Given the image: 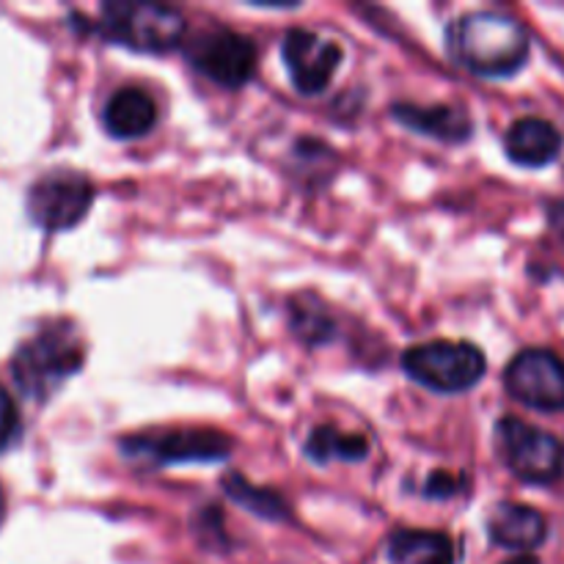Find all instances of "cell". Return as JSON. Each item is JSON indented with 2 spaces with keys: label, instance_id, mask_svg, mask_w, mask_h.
<instances>
[{
  "label": "cell",
  "instance_id": "4fadbf2b",
  "mask_svg": "<svg viewBox=\"0 0 564 564\" xmlns=\"http://www.w3.org/2000/svg\"><path fill=\"white\" fill-rule=\"evenodd\" d=\"M391 116H394L400 124L419 132V135L438 138V141L446 143L468 141L474 130L471 116L460 108H449V105H430V108H422V105L400 102L391 108Z\"/></svg>",
  "mask_w": 564,
  "mask_h": 564
},
{
  "label": "cell",
  "instance_id": "7a4b0ae2",
  "mask_svg": "<svg viewBox=\"0 0 564 564\" xmlns=\"http://www.w3.org/2000/svg\"><path fill=\"white\" fill-rule=\"evenodd\" d=\"M83 358L86 352L77 330L55 325L20 345L11 372L22 394L31 400H50L83 367Z\"/></svg>",
  "mask_w": 564,
  "mask_h": 564
},
{
  "label": "cell",
  "instance_id": "d6986e66",
  "mask_svg": "<svg viewBox=\"0 0 564 564\" xmlns=\"http://www.w3.org/2000/svg\"><path fill=\"white\" fill-rule=\"evenodd\" d=\"M457 490H460V485H457L455 474L444 471L433 474V477L427 479V485H424V496H427V499H449Z\"/></svg>",
  "mask_w": 564,
  "mask_h": 564
},
{
  "label": "cell",
  "instance_id": "277c9868",
  "mask_svg": "<svg viewBox=\"0 0 564 564\" xmlns=\"http://www.w3.org/2000/svg\"><path fill=\"white\" fill-rule=\"evenodd\" d=\"M402 367L416 383L441 394H460L482 380L488 361L471 341H427L402 356Z\"/></svg>",
  "mask_w": 564,
  "mask_h": 564
},
{
  "label": "cell",
  "instance_id": "5b68a950",
  "mask_svg": "<svg viewBox=\"0 0 564 564\" xmlns=\"http://www.w3.org/2000/svg\"><path fill=\"white\" fill-rule=\"evenodd\" d=\"M496 446L518 479L529 485H549L564 471V444L556 435L507 416L496 424Z\"/></svg>",
  "mask_w": 564,
  "mask_h": 564
},
{
  "label": "cell",
  "instance_id": "9c48e42d",
  "mask_svg": "<svg viewBox=\"0 0 564 564\" xmlns=\"http://www.w3.org/2000/svg\"><path fill=\"white\" fill-rule=\"evenodd\" d=\"M507 391L534 411H564V358L551 350H523L505 375Z\"/></svg>",
  "mask_w": 564,
  "mask_h": 564
},
{
  "label": "cell",
  "instance_id": "8992f818",
  "mask_svg": "<svg viewBox=\"0 0 564 564\" xmlns=\"http://www.w3.org/2000/svg\"><path fill=\"white\" fill-rule=\"evenodd\" d=\"M121 452L143 466H182V463H215L231 455V438L218 430H160L121 438Z\"/></svg>",
  "mask_w": 564,
  "mask_h": 564
},
{
  "label": "cell",
  "instance_id": "9a60e30c",
  "mask_svg": "<svg viewBox=\"0 0 564 564\" xmlns=\"http://www.w3.org/2000/svg\"><path fill=\"white\" fill-rule=\"evenodd\" d=\"M389 560L394 564H455V543L441 532L402 529L391 534Z\"/></svg>",
  "mask_w": 564,
  "mask_h": 564
},
{
  "label": "cell",
  "instance_id": "7c38bea8",
  "mask_svg": "<svg viewBox=\"0 0 564 564\" xmlns=\"http://www.w3.org/2000/svg\"><path fill=\"white\" fill-rule=\"evenodd\" d=\"M562 132L551 121L534 119V116L518 119L505 138V149L512 163L527 165V169H543L554 163L556 154L562 152Z\"/></svg>",
  "mask_w": 564,
  "mask_h": 564
},
{
  "label": "cell",
  "instance_id": "6da1fadb",
  "mask_svg": "<svg viewBox=\"0 0 564 564\" xmlns=\"http://www.w3.org/2000/svg\"><path fill=\"white\" fill-rule=\"evenodd\" d=\"M452 58L482 77H510L527 64L529 33L499 11H474L449 28Z\"/></svg>",
  "mask_w": 564,
  "mask_h": 564
},
{
  "label": "cell",
  "instance_id": "8fae6325",
  "mask_svg": "<svg viewBox=\"0 0 564 564\" xmlns=\"http://www.w3.org/2000/svg\"><path fill=\"white\" fill-rule=\"evenodd\" d=\"M488 534L501 549L534 551L549 538V523L534 507L505 501L488 516Z\"/></svg>",
  "mask_w": 564,
  "mask_h": 564
},
{
  "label": "cell",
  "instance_id": "2e32d148",
  "mask_svg": "<svg viewBox=\"0 0 564 564\" xmlns=\"http://www.w3.org/2000/svg\"><path fill=\"white\" fill-rule=\"evenodd\" d=\"M369 452V444L364 435H350V433H341L339 427L334 424H323V427L314 430L306 441V457L308 460L325 463L330 460H345V463H356L364 460Z\"/></svg>",
  "mask_w": 564,
  "mask_h": 564
},
{
  "label": "cell",
  "instance_id": "ac0fdd59",
  "mask_svg": "<svg viewBox=\"0 0 564 564\" xmlns=\"http://www.w3.org/2000/svg\"><path fill=\"white\" fill-rule=\"evenodd\" d=\"M17 433H20V413H17V405L9 391L0 386V452L14 441Z\"/></svg>",
  "mask_w": 564,
  "mask_h": 564
},
{
  "label": "cell",
  "instance_id": "30bf717a",
  "mask_svg": "<svg viewBox=\"0 0 564 564\" xmlns=\"http://www.w3.org/2000/svg\"><path fill=\"white\" fill-rule=\"evenodd\" d=\"M281 55H284L286 72H290L297 91L314 97L330 86L345 53H341L339 44L317 36L314 31L292 28L281 44Z\"/></svg>",
  "mask_w": 564,
  "mask_h": 564
},
{
  "label": "cell",
  "instance_id": "ba28073f",
  "mask_svg": "<svg viewBox=\"0 0 564 564\" xmlns=\"http://www.w3.org/2000/svg\"><path fill=\"white\" fill-rule=\"evenodd\" d=\"M187 61L218 86L240 88L257 69V47L242 33L213 28L187 44Z\"/></svg>",
  "mask_w": 564,
  "mask_h": 564
},
{
  "label": "cell",
  "instance_id": "5bb4252c",
  "mask_svg": "<svg viewBox=\"0 0 564 564\" xmlns=\"http://www.w3.org/2000/svg\"><path fill=\"white\" fill-rule=\"evenodd\" d=\"M158 121V108L154 99L141 88H119L113 97L108 99L102 113L105 130L119 141H132V138H143Z\"/></svg>",
  "mask_w": 564,
  "mask_h": 564
},
{
  "label": "cell",
  "instance_id": "3957f363",
  "mask_svg": "<svg viewBox=\"0 0 564 564\" xmlns=\"http://www.w3.org/2000/svg\"><path fill=\"white\" fill-rule=\"evenodd\" d=\"M99 31L105 39L135 53H169L185 36V20L163 3L113 0L99 11Z\"/></svg>",
  "mask_w": 564,
  "mask_h": 564
},
{
  "label": "cell",
  "instance_id": "ffe728a7",
  "mask_svg": "<svg viewBox=\"0 0 564 564\" xmlns=\"http://www.w3.org/2000/svg\"><path fill=\"white\" fill-rule=\"evenodd\" d=\"M505 564H540V560H538V556H532V554H521V556H516V560H510Z\"/></svg>",
  "mask_w": 564,
  "mask_h": 564
},
{
  "label": "cell",
  "instance_id": "e0dca14e",
  "mask_svg": "<svg viewBox=\"0 0 564 564\" xmlns=\"http://www.w3.org/2000/svg\"><path fill=\"white\" fill-rule=\"evenodd\" d=\"M224 490L237 501V505L257 512V516L273 518V521H279V518L284 516V501H281L279 496L270 494V490L253 488V485L248 482L246 477H240V474H229V477L224 479Z\"/></svg>",
  "mask_w": 564,
  "mask_h": 564
},
{
  "label": "cell",
  "instance_id": "52a82bcc",
  "mask_svg": "<svg viewBox=\"0 0 564 564\" xmlns=\"http://www.w3.org/2000/svg\"><path fill=\"white\" fill-rule=\"evenodd\" d=\"M94 202V185L75 171H53L28 191V215L47 231H64L80 224Z\"/></svg>",
  "mask_w": 564,
  "mask_h": 564
}]
</instances>
